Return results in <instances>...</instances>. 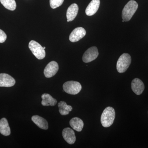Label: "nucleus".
<instances>
[{
  "label": "nucleus",
  "mask_w": 148,
  "mask_h": 148,
  "mask_svg": "<svg viewBox=\"0 0 148 148\" xmlns=\"http://www.w3.org/2000/svg\"><path fill=\"white\" fill-rule=\"evenodd\" d=\"M114 109L111 107H108L104 110L101 116V123L103 127H110L113 123L115 118Z\"/></svg>",
  "instance_id": "1"
},
{
  "label": "nucleus",
  "mask_w": 148,
  "mask_h": 148,
  "mask_svg": "<svg viewBox=\"0 0 148 148\" xmlns=\"http://www.w3.org/2000/svg\"><path fill=\"white\" fill-rule=\"evenodd\" d=\"M138 7L137 2L133 0L129 1L125 6L122 12V18L124 21H128L131 19Z\"/></svg>",
  "instance_id": "2"
},
{
  "label": "nucleus",
  "mask_w": 148,
  "mask_h": 148,
  "mask_svg": "<svg viewBox=\"0 0 148 148\" xmlns=\"http://www.w3.org/2000/svg\"><path fill=\"white\" fill-rule=\"evenodd\" d=\"M131 63V57L127 53H124L121 56L116 64V69L119 73H123L127 71Z\"/></svg>",
  "instance_id": "3"
},
{
  "label": "nucleus",
  "mask_w": 148,
  "mask_h": 148,
  "mask_svg": "<svg viewBox=\"0 0 148 148\" xmlns=\"http://www.w3.org/2000/svg\"><path fill=\"white\" fill-rule=\"evenodd\" d=\"M29 48L36 56V58L39 60L43 59L45 57V50L40 45L34 40H31L29 43Z\"/></svg>",
  "instance_id": "4"
},
{
  "label": "nucleus",
  "mask_w": 148,
  "mask_h": 148,
  "mask_svg": "<svg viewBox=\"0 0 148 148\" xmlns=\"http://www.w3.org/2000/svg\"><path fill=\"white\" fill-rule=\"evenodd\" d=\"M82 86L78 82L70 81L63 85V89L67 93L71 95H76L81 90Z\"/></svg>",
  "instance_id": "5"
},
{
  "label": "nucleus",
  "mask_w": 148,
  "mask_h": 148,
  "mask_svg": "<svg viewBox=\"0 0 148 148\" xmlns=\"http://www.w3.org/2000/svg\"><path fill=\"white\" fill-rule=\"evenodd\" d=\"M99 55L98 49L95 47L89 48L83 56L82 60L84 63H88L95 60Z\"/></svg>",
  "instance_id": "6"
},
{
  "label": "nucleus",
  "mask_w": 148,
  "mask_h": 148,
  "mask_svg": "<svg viewBox=\"0 0 148 148\" xmlns=\"http://www.w3.org/2000/svg\"><path fill=\"white\" fill-rule=\"evenodd\" d=\"M59 67L57 62L52 61L46 66L44 73L46 77L50 78L55 75L58 71Z\"/></svg>",
  "instance_id": "7"
},
{
  "label": "nucleus",
  "mask_w": 148,
  "mask_h": 148,
  "mask_svg": "<svg viewBox=\"0 0 148 148\" xmlns=\"http://www.w3.org/2000/svg\"><path fill=\"white\" fill-rule=\"evenodd\" d=\"M86 34V31L82 27H77L73 30L69 36V40L71 42L78 41Z\"/></svg>",
  "instance_id": "8"
},
{
  "label": "nucleus",
  "mask_w": 148,
  "mask_h": 148,
  "mask_svg": "<svg viewBox=\"0 0 148 148\" xmlns=\"http://www.w3.org/2000/svg\"><path fill=\"white\" fill-rule=\"evenodd\" d=\"M15 79L8 74H0V87H11L15 84Z\"/></svg>",
  "instance_id": "9"
},
{
  "label": "nucleus",
  "mask_w": 148,
  "mask_h": 148,
  "mask_svg": "<svg viewBox=\"0 0 148 148\" xmlns=\"http://www.w3.org/2000/svg\"><path fill=\"white\" fill-rule=\"evenodd\" d=\"M131 88L136 95H141L145 89V85L141 80L135 78L131 83Z\"/></svg>",
  "instance_id": "10"
},
{
  "label": "nucleus",
  "mask_w": 148,
  "mask_h": 148,
  "mask_svg": "<svg viewBox=\"0 0 148 148\" xmlns=\"http://www.w3.org/2000/svg\"><path fill=\"white\" fill-rule=\"evenodd\" d=\"M62 135L64 140L70 145L75 143L76 141V137L75 132L71 128L67 127L64 129L62 132Z\"/></svg>",
  "instance_id": "11"
},
{
  "label": "nucleus",
  "mask_w": 148,
  "mask_h": 148,
  "mask_svg": "<svg viewBox=\"0 0 148 148\" xmlns=\"http://www.w3.org/2000/svg\"><path fill=\"white\" fill-rule=\"evenodd\" d=\"M100 5V0H92L86 9V15L90 16L95 14L99 8Z\"/></svg>",
  "instance_id": "12"
},
{
  "label": "nucleus",
  "mask_w": 148,
  "mask_h": 148,
  "mask_svg": "<svg viewBox=\"0 0 148 148\" xmlns=\"http://www.w3.org/2000/svg\"><path fill=\"white\" fill-rule=\"evenodd\" d=\"M78 6L77 4H72L69 7L66 13L68 22L73 21L75 18L78 12Z\"/></svg>",
  "instance_id": "13"
},
{
  "label": "nucleus",
  "mask_w": 148,
  "mask_h": 148,
  "mask_svg": "<svg viewBox=\"0 0 148 148\" xmlns=\"http://www.w3.org/2000/svg\"><path fill=\"white\" fill-rule=\"evenodd\" d=\"M32 119V121L40 128L43 130H47L48 128L47 121L42 117L38 115L33 116Z\"/></svg>",
  "instance_id": "14"
},
{
  "label": "nucleus",
  "mask_w": 148,
  "mask_h": 148,
  "mask_svg": "<svg viewBox=\"0 0 148 148\" xmlns=\"http://www.w3.org/2000/svg\"><path fill=\"white\" fill-rule=\"evenodd\" d=\"M0 133L4 136L10 135V127L6 119L3 118L0 120Z\"/></svg>",
  "instance_id": "15"
},
{
  "label": "nucleus",
  "mask_w": 148,
  "mask_h": 148,
  "mask_svg": "<svg viewBox=\"0 0 148 148\" xmlns=\"http://www.w3.org/2000/svg\"><path fill=\"white\" fill-rule=\"evenodd\" d=\"M71 127L77 132H81L83 128L84 122L79 118L75 117L71 119L70 121Z\"/></svg>",
  "instance_id": "16"
},
{
  "label": "nucleus",
  "mask_w": 148,
  "mask_h": 148,
  "mask_svg": "<svg viewBox=\"0 0 148 148\" xmlns=\"http://www.w3.org/2000/svg\"><path fill=\"white\" fill-rule=\"evenodd\" d=\"M42 105L43 106H55L57 103L56 99L53 98L52 96L48 93H44L42 95Z\"/></svg>",
  "instance_id": "17"
},
{
  "label": "nucleus",
  "mask_w": 148,
  "mask_h": 148,
  "mask_svg": "<svg viewBox=\"0 0 148 148\" xmlns=\"http://www.w3.org/2000/svg\"><path fill=\"white\" fill-rule=\"evenodd\" d=\"M59 112L62 115H67L73 110L72 106H68L64 101H61L58 104Z\"/></svg>",
  "instance_id": "18"
},
{
  "label": "nucleus",
  "mask_w": 148,
  "mask_h": 148,
  "mask_svg": "<svg viewBox=\"0 0 148 148\" xmlns=\"http://www.w3.org/2000/svg\"><path fill=\"white\" fill-rule=\"evenodd\" d=\"M1 3L5 8L10 10L14 11L16 8L15 0H0Z\"/></svg>",
  "instance_id": "19"
},
{
  "label": "nucleus",
  "mask_w": 148,
  "mask_h": 148,
  "mask_svg": "<svg viewBox=\"0 0 148 148\" xmlns=\"http://www.w3.org/2000/svg\"><path fill=\"white\" fill-rule=\"evenodd\" d=\"M64 0H50L49 3L52 9H55L62 5Z\"/></svg>",
  "instance_id": "20"
},
{
  "label": "nucleus",
  "mask_w": 148,
  "mask_h": 148,
  "mask_svg": "<svg viewBox=\"0 0 148 148\" xmlns=\"http://www.w3.org/2000/svg\"><path fill=\"white\" fill-rule=\"evenodd\" d=\"M7 39V35L2 30L0 29V43L5 42Z\"/></svg>",
  "instance_id": "21"
},
{
  "label": "nucleus",
  "mask_w": 148,
  "mask_h": 148,
  "mask_svg": "<svg viewBox=\"0 0 148 148\" xmlns=\"http://www.w3.org/2000/svg\"><path fill=\"white\" fill-rule=\"evenodd\" d=\"M45 48H45V47H43L44 49H45Z\"/></svg>",
  "instance_id": "22"
},
{
  "label": "nucleus",
  "mask_w": 148,
  "mask_h": 148,
  "mask_svg": "<svg viewBox=\"0 0 148 148\" xmlns=\"http://www.w3.org/2000/svg\"><path fill=\"white\" fill-rule=\"evenodd\" d=\"M122 22H124V20H123V21H122Z\"/></svg>",
  "instance_id": "23"
}]
</instances>
